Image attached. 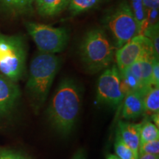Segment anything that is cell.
Returning a JSON list of instances; mask_svg holds the SVG:
<instances>
[{
  "mask_svg": "<svg viewBox=\"0 0 159 159\" xmlns=\"http://www.w3.org/2000/svg\"><path fill=\"white\" fill-rule=\"evenodd\" d=\"M82 105V94L73 79L63 80L52 97L47 110L51 126L62 136H67L76 125Z\"/></svg>",
  "mask_w": 159,
  "mask_h": 159,
  "instance_id": "1",
  "label": "cell"
},
{
  "mask_svg": "<svg viewBox=\"0 0 159 159\" xmlns=\"http://www.w3.org/2000/svg\"><path fill=\"white\" fill-rule=\"evenodd\" d=\"M59 67L60 59L55 54L41 52L32 60L26 88L35 111L45 102Z\"/></svg>",
  "mask_w": 159,
  "mask_h": 159,
  "instance_id": "2",
  "label": "cell"
},
{
  "mask_svg": "<svg viewBox=\"0 0 159 159\" xmlns=\"http://www.w3.org/2000/svg\"><path fill=\"white\" fill-rule=\"evenodd\" d=\"M114 47L101 29L87 32L80 46V55L85 68L91 73L105 69L114 56Z\"/></svg>",
  "mask_w": 159,
  "mask_h": 159,
  "instance_id": "3",
  "label": "cell"
},
{
  "mask_svg": "<svg viewBox=\"0 0 159 159\" xmlns=\"http://www.w3.org/2000/svg\"><path fill=\"white\" fill-rule=\"evenodd\" d=\"M26 47L20 35L0 34V73L16 82L25 68Z\"/></svg>",
  "mask_w": 159,
  "mask_h": 159,
  "instance_id": "4",
  "label": "cell"
},
{
  "mask_svg": "<svg viewBox=\"0 0 159 159\" xmlns=\"http://www.w3.org/2000/svg\"><path fill=\"white\" fill-rule=\"evenodd\" d=\"M27 32L42 53L55 54L66 48L69 40V31L63 27H54L36 22L25 24Z\"/></svg>",
  "mask_w": 159,
  "mask_h": 159,
  "instance_id": "5",
  "label": "cell"
},
{
  "mask_svg": "<svg viewBox=\"0 0 159 159\" xmlns=\"http://www.w3.org/2000/svg\"><path fill=\"white\" fill-rule=\"evenodd\" d=\"M106 25L114 39L117 48H120L133 38L139 35L140 29L135 19L132 9L125 2L106 18Z\"/></svg>",
  "mask_w": 159,
  "mask_h": 159,
  "instance_id": "6",
  "label": "cell"
},
{
  "mask_svg": "<svg viewBox=\"0 0 159 159\" xmlns=\"http://www.w3.org/2000/svg\"><path fill=\"white\" fill-rule=\"evenodd\" d=\"M125 94L121 86V77L116 65L102 73L97 86V102L116 109L122 104Z\"/></svg>",
  "mask_w": 159,
  "mask_h": 159,
  "instance_id": "7",
  "label": "cell"
},
{
  "mask_svg": "<svg viewBox=\"0 0 159 159\" xmlns=\"http://www.w3.org/2000/svg\"><path fill=\"white\" fill-rule=\"evenodd\" d=\"M119 74L144 57H156L150 40L142 35H136L118 49L115 53Z\"/></svg>",
  "mask_w": 159,
  "mask_h": 159,
  "instance_id": "8",
  "label": "cell"
},
{
  "mask_svg": "<svg viewBox=\"0 0 159 159\" xmlns=\"http://www.w3.org/2000/svg\"><path fill=\"white\" fill-rule=\"evenodd\" d=\"M20 96L19 85L0 73V116L8 114L13 110Z\"/></svg>",
  "mask_w": 159,
  "mask_h": 159,
  "instance_id": "9",
  "label": "cell"
},
{
  "mask_svg": "<svg viewBox=\"0 0 159 159\" xmlns=\"http://www.w3.org/2000/svg\"><path fill=\"white\" fill-rule=\"evenodd\" d=\"M116 133L125 144L132 150L136 159L139 158V149L140 145L139 124L119 120L117 125Z\"/></svg>",
  "mask_w": 159,
  "mask_h": 159,
  "instance_id": "10",
  "label": "cell"
},
{
  "mask_svg": "<svg viewBox=\"0 0 159 159\" xmlns=\"http://www.w3.org/2000/svg\"><path fill=\"white\" fill-rule=\"evenodd\" d=\"M122 105V116L125 119H135L144 112L142 95L138 91L125 94Z\"/></svg>",
  "mask_w": 159,
  "mask_h": 159,
  "instance_id": "11",
  "label": "cell"
},
{
  "mask_svg": "<svg viewBox=\"0 0 159 159\" xmlns=\"http://www.w3.org/2000/svg\"><path fill=\"white\" fill-rule=\"evenodd\" d=\"M70 0H35V7L40 15L52 17L58 15L69 5Z\"/></svg>",
  "mask_w": 159,
  "mask_h": 159,
  "instance_id": "12",
  "label": "cell"
},
{
  "mask_svg": "<svg viewBox=\"0 0 159 159\" xmlns=\"http://www.w3.org/2000/svg\"><path fill=\"white\" fill-rule=\"evenodd\" d=\"M34 0H0V10L11 15L29 14L33 11Z\"/></svg>",
  "mask_w": 159,
  "mask_h": 159,
  "instance_id": "13",
  "label": "cell"
},
{
  "mask_svg": "<svg viewBox=\"0 0 159 159\" xmlns=\"http://www.w3.org/2000/svg\"><path fill=\"white\" fill-rule=\"evenodd\" d=\"M140 144L159 139L158 127L149 119H144L139 124Z\"/></svg>",
  "mask_w": 159,
  "mask_h": 159,
  "instance_id": "14",
  "label": "cell"
},
{
  "mask_svg": "<svg viewBox=\"0 0 159 159\" xmlns=\"http://www.w3.org/2000/svg\"><path fill=\"white\" fill-rule=\"evenodd\" d=\"M144 112L151 115L158 114L159 86H152L142 95Z\"/></svg>",
  "mask_w": 159,
  "mask_h": 159,
  "instance_id": "15",
  "label": "cell"
},
{
  "mask_svg": "<svg viewBox=\"0 0 159 159\" xmlns=\"http://www.w3.org/2000/svg\"><path fill=\"white\" fill-rule=\"evenodd\" d=\"M103 0H70L69 11L72 16H76L89 11L97 7Z\"/></svg>",
  "mask_w": 159,
  "mask_h": 159,
  "instance_id": "16",
  "label": "cell"
},
{
  "mask_svg": "<svg viewBox=\"0 0 159 159\" xmlns=\"http://www.w3.org/2000/svg\"><path fill=\"white\" fill-rule=\"evenodd\" d=\"M115 156L119 159H136L132 150L125 144L116 132L114 142Z\"/></svg>",
  "mask_w": 159,
  "mask_h": 159,
  "instance_id": "17",
  "label": "cell"
},
{
  "mask_svg": "<svg viewBox=\"0 0 159 159\" xmlns=\"http://www.w3.org/2000/svg\"><path fill=\"white\" fill-rule=\"evenodd\" d=\"M133 3V13L134 17L138 24L139 29L142 30L144 21H146V16H145V7L143 5L142 0H132Z\"/></svg>",
  "mask_w": 159,
  "mask_h": 159,
  "instance_id": "18",
  "label": "cell"
},
{
  "mask_svg": "<svg viewBox=\"0 0 159 159\" xmlns=\"http://www.w3.org/2000/svg\"><path fill=\"white\" fill-rule=\"evenodd\" d=\"M145 36L150 40L153 48L154 56L158 58L159 55V39H158V25H154L150 26L148 29L146 30Z\"/></svg>",
  "mask_w": 159,
  "mask_h": 159,
  "instance_id": "19",
  "label": "cell"
},
{
  "mask_svg": "<svg viewBox=\"0 0 159 159\" xmlns=\"http://www.w3.org/2000/svg\"><path fill=\"white\" fill-rule=\"evenodd\" d=\"M143 154L159 155V140H153L139 145V156Z\"/></svg>",
  "mask_w": 159,
  "mask_h": 159,
  "instance_id": "20",
  "label": "cell"
},
{
  "mask_svg": "<svg viewBox=\"0 0 159 159\" xmlns=\"http://www.w3.org/2000/svg\"><path fill=\"white\" fill-rule=\"evenodd\" d=\"M0 159H30L25 154L9 149H0Z\"/></svg>",
  "mask_w": 159,
  "mask_h": 159,
  "instance_id": "21",
  "label": "cell"
},
{
  "mask_svg": "<svg viewBox=\"0 0 159 159\" xmlns=\"http://www.w3.org/2000/svg\"><path fill=\"white\" fill-rule=\"evenodd\" d=\"M151 84L152 86H159V63L156 57H153L152 61Z\"/></svg>",
  "mask_w": 159,
  "mask_h": 159,
  "instance_id": "22",
  "label": "cell"
},
{
  "mask_svg": "<svg viewBox=\"0 0 159 159\" xmlns=\"http://www.w3.org/2000/svg\"><path fill=\"white\" fill-rule=\"evenodd\" d=\"M143 5L147 9H154L158 8V0H142Z\"/></svg>",
  "mask_w": 159,
  "mask_h": 159,
  "instance_id": "23",
  "label": "cell"
},
{
  "mask_svg": "<svg viewBox=\"0 0 159 159\" xmlns=\"http://www.w3.org/2000/svg\"><path fill=\"white\" fill-rule=\"evenodd\" d=\"M71 159H86V153L83 149H79L74 154Z\"/></svg>",
  "mask_w": 159,
  "mask_h": 159,
  "instance_id": "24",
  "label": "cell"
},
{
  "mask_svg": "<svg viewBox=\"0 0 159 159\" xmlns=\"http://www.w3.org/2000/svg\"><path fill=\"white\" fill-rule=\"evenodd\" d=\"M138 159H159L158 156L150 154H143L139 156Z\"/></svg>",
  "mask_w": 159,
  "mask_h": 159,
  "instance_id": "25",
  "label": "cell"
},
{
  "mask_svg": "<svg viewBox=\"0 0 159 159\" xmlns=\"http://www.w3.org/2000/svg\"><path fill=\"white\" fill-rule=\"evenodd\" d=\"M105 159H119V158L114 154H108Z\"/></svg>",
  "mask_w": 159,
  "mask_h": 159,
  "instance_id": "26",
  "label": "cell"
}]
</instances>
